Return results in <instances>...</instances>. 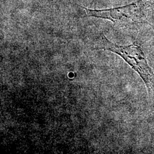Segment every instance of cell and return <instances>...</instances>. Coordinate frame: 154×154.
I'll use <instances>...</instances> for the list:
<instances>
[{
	"label": "cell",
	"mask_w": 154,
	"mask_h": 154,
	"mask_svg": "<svg viewBox=\"0 0 154 154\" xmlns=\"http://www.w3.org/2000/svg\"><path fill=\"white\" fill-rule=\"evenodd\" d=\"M97 49L108 50L120 55L139 74L149 92L154 91V72L149 66L145 55L139 46L135 44L119 46L111 42L103 34L100 35Z\"/></svg>",
	"instance_id": "6da1fadb"
},
{
	"label": "cell",
	"mask_w": 154,
	"mask_h": 154,
	"mask_svg": "<svg viewBox=\"0 0 154 154\" xmlns=\"http://www.w3.org/2000/svg\"><path fill=\"white\" fill-rule=\"evenodd\" d=\"M151 0H139L128 5L109 9L92 10L82 7L87 15L109 20L112 22L140 21L148 13Z\"/></svg>",
	"instance_id": "7a4b0ae2"
}]
</instances>
